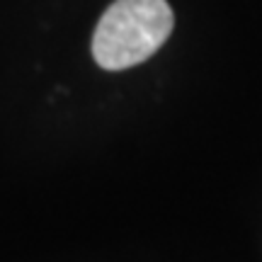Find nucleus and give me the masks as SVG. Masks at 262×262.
<instances>
[{
	"label": "nucleus",
	"instance_id": "1",
	"mask_svg": "<svg viewBox=\"0 0 262 262\" xmlns=\"http://www.w3.org/2000/svg\"><path fill=\"white\" fill-rule=\"evenodd\" d=\"M175 25L165 0H117L104 10L93 34V56L107 71L143 63L170 37Z\"/></svg>",
	"mask_w": 262,
	"mask_h": 262
}]
</instances>
